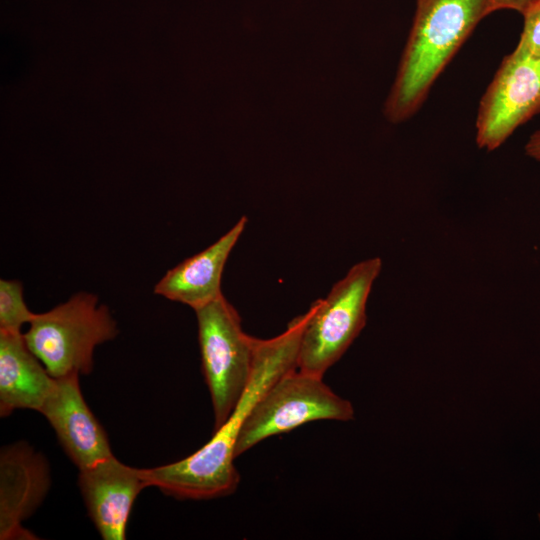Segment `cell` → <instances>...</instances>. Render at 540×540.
Instances as JSON below:
<instances>
[{
    "label": "cell",
    "instance_id": "6da1fadb",
    "mask_svg": "<svg viewBox=\"0 0 540 540\" xmlns=\"http://www.w3.org/2000/svg\"><path fill=\"white\" fill-rule=\"evenodd\" d=\"M310 308L270 339L256 338L248 387L226 422L193 454L173 463L142 468L147 487L181 500H207L234 493L240 476L234 465L240 431L253 407L281 376L297 368L299 346Z\"/></svg>",
    "mask_w": 540,
    "mask_h": 540
},
{
    "label": "cell",
    "instance_id": "7a4b0ae2",
    "mask_svg": "<svg viewBox=\"0 0 540 540\" xmlns=\"http://www.w3.org/2000/svg\"><path fill=\"white\" fill-rule=\"evenodd\" d=\"M491 0H416L413 23L384 105L391 123L413 116L479 22Z\"/></svg>",
    "mask_w": 540,
    "mask_h": 540
},
{
    "label": "cell",
    "instance_id": "3957f363",
    "mask_svg": "<svg viewBox=\"0 0 540 540\" xmlns=\"http://www.w3.org/2000/svg\"><path fill=\"white\" fill-rule=\"evenodd\" d=\"M117 324L97 297L78 293L53 309L34 314L23 334L29 349L50 375H87L93 370L96 346L114 339Z\"/></svg>",
    "mask_w": 540,
    "mask_h": 540
},
{
    "label": "cell",
    "instance_id": "277c9868",
    "mask_svg": "<svg viewBox=\"0 0 540 540\" xmlns=\"http://www.w3.org/2000/svg\"><path fill=\"white\" fill-rule=\"evenodd\" d=\"M382 268L378 257L353 265L324 299L310 306L304 327L297 369L323 377L346 352L366 325V304Z\"/></svg>",
    "mask_w": 540,
    "mask_h": 540
},
{
    "label": "cell",
    "instance_id": "5b68a950",
    "mask_svg": "<svg viewBox=\"0 0 540 540\" xmlns=\"http://www.w3.org/2000/svg\"><path fill=\"white\" fill-rule=\"evenodd\" d=\"M194 311L215 431L229 418L249 385L256 338L243 331L238 312L223 294Z\"/></svg>",
    "mask_w": 540,
    "mask_h": 540
},
{
    "label": "cell",
    "instance_id": "8992f818",
    "mask_svg": "<svg viewBox=\"0 0 540 540\" xmlns=\"http://www.w3.org/2000/svg\"><path fill=\"white\" fill-rule=\"evenodd\" d=\"M353 418L351 402L334 393L323 377L296 368L276 380L253 407L238 436L235 454L238 457L268 437L312 421Z\"/></svg>",
    "mask_w": 540,
    "mask_h": 540
},
{
    "label": "cell",
    "instance_id": "52a82bcc",
    "mask_svg": "<svg viewBox=\"0 0 540 540\" xmlns=\"http://www.w3.org/2000/svg\"><path fill=\"white\" fill-rule=\"evenodd\" d=\"M540 112V58L516 45L506 55L481 97L476 143L493 151Z\"/></svg>",
    "mask_w": 540,
    "mask_h": 540
},
{
    "label": "cell",
    "instance_id": "ba28073f",
    "mask_svg": "<svg viewBox=\"0 0 540 540\" xmlns=\"http://www.w3.org/2000/svg\"><path fill=\"white\" fill-rule=\"evenodd\" d=\"M51 486L46 458L28 443L19 441L0 452V539L35 540L23 526L43 503Z\"/></svg>",
    "mask_w": 540,
    "mask_h": 540
},
{
    "label": "cell",
    "instance_id": "9c48e42d",
    "mask_svg": "<svg viewBox=\"0 0 540 540\" xmlns=\"http://www.w3.org/2000/svg\"><path fill=\"white\" fill-rule=\"evenodd\" d=\"M39 412L48 420L65 453L79 470L113 455L104 428L82 395L78 374L55 378Z\"/></svg>",
    "mask_w": 540,
    "mask_h": 540
},
{
    "label": "cell",
    "instance_id": "30bf717a",
    "mask_svg": "<svg viewBox=\"0 0 540 540\" xmlns=\"http://www.w3.org/2000/svg\"><path fill=\"white\" fill-rule=\"evenodd\" d=\"M78 486L88 515L104 540H123L133 504L147 487L140 469L114 455L79 470Z\"/></svg>",
    "mask_w": 540,
    "mask_h": 540
},
{
    "label": "cell",
    "instance_id": "8fae6325",
    "mask_svg": "<svg viewBox=\"0 0 540 540\" xmlns=\"http://www.w3.org/2000/svg\"><path fill=\"white\" fill-rule=\"evenodd\" d=\"M246 224L247 217L242 216L216 242L167 271L156 284L155 293L194 310L221 296L226 261Z\"/></svg>",
    "mask_w": 540,
    "mask_h": 540
},
{
    "label": "cell",
    "instance_id": "7c38bea8",
    "mask_svg": "<svg viewBox=\"0 0 540 540\" xmlns=\"http://www.w3.org/2000/svg\"><path fill=\"white\" fill-rule=\"evenodd\" d=\"M55 383L21 332L0 331V416L41 409Z\"/></svg>",
    "mask_w": 540,
    "mask_h": 540
},
{
    "label": "cell",
    "instance_id": "4fadbf2b",
    "mask_svg": "<svg viewBox=\"0 0 540 540\" xmlns=\"http://www.w3.org/2000/svg\"><path fill=\"white\" fill-rule=\"evenodd\" d=\"M35 313L31 312L23 298V287L17 280H0V331L21 332Z\"/></svg>",
    "mask_w": 540,
    "mask_h": 540
},
{
    "label": "cell",
    "instance_id": "5bb4252c",
    "mask_svg": "<svg viewBox=\"0 0 540 540\" xmlns=\"http://www.w3.org/2000/svg\"><path fill=\"white\" fill-rule=\"evenodd\" d=\"M522 15L524 24L517 46L530 55L540 58V3Z\"/></svg>",
    "mask_w": 540,
    "mask_h": 540
},
{
    "label": "cell",
    "instance_id": "9a60e30c",
    "mask_svg": "<svg viewBox=\"0 0 540 540\" xmlns=\"http://www.w3.org/2000/svg\"><path fill=\"white\" fill-rule=\"evenodd\" d=\"M540 3V0H491L494 11L507 9L524 14L527 10Z\"/></svg>",
    "mask_w": 540,
    "mask_h": 540
},
{
    "label": "cell",
    "instance_id": "2e32d148",
    "mask_svg": "<svg viewBox=\"0 0 540 540\" xmlns=\"http://www.w3.org/2000/svg\"><path fill=\"white\" fill-rule=\"evenodd\" d=\"M526 154L540 161V130L535 131L528 139L525 145Z\"/></svg>",
    "mask_w": 540,
    "mask_h": 540
},
{
    "label": "cell",
    "instance_id": "e0dca14e",
    "mask_svg": "<svg viewBox=\"0 0 540 540\" xmlns=\"http://www.w3.org/2000/svg\"><path fill=\"white\" fill-rule=\"evenodd\" d=\"M538 518H539V521H540V513L538 514Z\"/></svg>",
    "mask_w": 540,
    "mask_h": 540
}]
</instances>
